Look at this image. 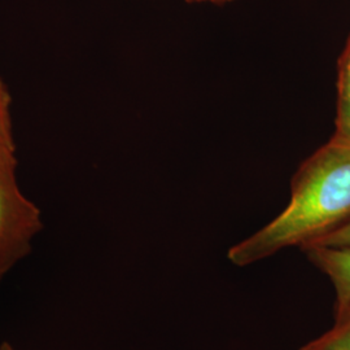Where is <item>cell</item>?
<instances>
[{
  "label": "cell",
  "mask_w": 350,
  "mask_h": 350,
  "mask_svg": "<svg viewBox=\"0 0 350 350\" xmlns=\"http://www.w3.org/2000/svg\"><path fill=\"white\" fill-rule=\"evenodd\" d=\"M187 3H211V4H217V5H221V4H226V3H231L234 0H186Z\"/></svg>",
  "instance_id": "8"
},
{
  "label": "cell",
  "mask_w": 350,
  "mask_h": 350,
  "mask_svg": "<svg viewBox=\"0 0 350 350\" xmlns=\"http://www.w3.org/2000/svg\"><path fill=\"white\" fill-rule=\"evenodd\" d=\"M308 247H331V248H350V219L338 226V228L329 231L323 237L317 239ZM304 250V248H302Z\"/></svg>",
  "instance_id": "7"
},
{
  "label": "cell",
  "mask_w": 350,
  "mask_h": 350,
  "mask_svg": "<svg viewBox=\"0 0 350 350\" xmlns=\"http://www.w3.org/2000/svg\"><path fill=\"white\" fill-rule=\"evenodd\" d=\"M349 219L350 143L331 138L293 175L286 209L228 250V260L243 267L289 247L302 250Z\"/></svg>",
  "instance_id": "1"
},
{
  "label": "cell",
  "mask_w": 350,
  "mask_h": 350,
  "mask_svg": "<svg viewBox=\"0 0 350 350\" xmlns=\"http://www.w3.org/2000/svg\"><path fill=\"white\" fill-rule=\"evenodd\" d=\"M14 152L0 150V282L30 253L43 228L42 212L21 192Z\"/></svg>",
  "instance_id": "2"
},
{
  "label": "cell",
  "mask_w": 350,
  "mask_h": 350,
  "mask_svg": "<svg viewBox=\"0 0 350 350\" xmlns=\"http://www.w3.org/2000/svg\"><path fill=\"white\" fill-rule=\"evenodd\" d=\"M332 138L350 143V37L338 64V103Z\"/></svg>",
  "instance_id": "4"
},
{
  "label": "cell",
  "mask_w": 350,
  "mask_h": 350,
  "mask_svg": "<svg viewBox=\"0 0 350 350\" xmlns=\"http://www.w3.org/2000/svg\"><path fill=\"white\" fill-rule=\"evenodd\" d=\"M0 350H16L13 348L12 345L10 344V342H3L1 345H0Z\"/></svg>",
  "instance_id": "9"
},
{
  "label": "cell",
  "mask_w": 350,
  "mask_h": 350,
  "mask_svg": "<svg viewBox=\"0 0 350 350\" xmlns=\"http://www.w3.org/2000/svg\"><path fill=\"white\" fill-rule=\"evenodd\" d=\"M300 350H350V302L336 308L335 323Z\"/></svg>",
  "instance_id": "5"
},
{
  "label": "cell",
  "mask_w": 350,
  "mask_h": 350,
  "mask_svg": "<svg viewBox=\"0 0 350 350\" xmlns=\"http://www.w3.org/2000/svg\"><path fill=\"white\" fill-rule=\"evenodd\" d=\"M302 250L331 280L336 293V308L350 302V248L308 247Z\"/></svg>",
  "instance_id": "3"
},
{
  "label": "cell",
  "mask_w": 350,
  "mask_h": 350,
  "mask_svg": "<svg viewBox=\"0 0 350 350\" xmlns=\"http://www.w3.org/2000/svg\"><path fill=\"white\" fill-rule=\"evenodd\" d=\"M11 101V94L0 79V150L14 152Z\"/></svg>",
  "instance_id": "6"
}]
</instances>
